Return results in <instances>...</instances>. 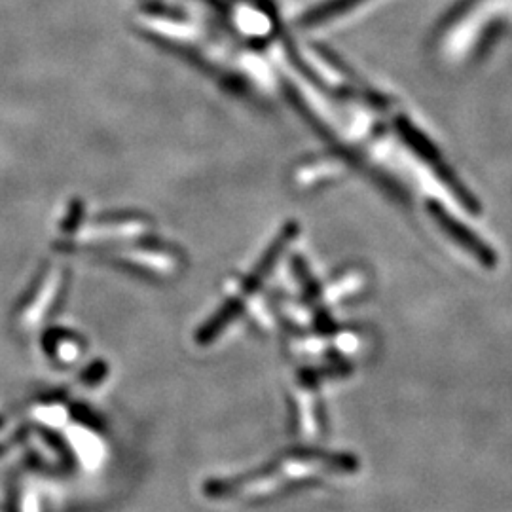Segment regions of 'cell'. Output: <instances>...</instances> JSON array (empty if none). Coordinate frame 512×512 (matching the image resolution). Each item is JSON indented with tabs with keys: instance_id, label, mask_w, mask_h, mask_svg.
<instances>
[{
	"instance_id": "obj_1",
	"label": "cell",
	"mask_w": 512,
	"mask_h": 512,
	"mask_svg": "<svg viewBox=\"0 0 512 512\" xmlns=\"http://www.w3.org/2000/svg\"><path fill=\"white\" fill-rule=\"evenodd\" d=\"M429 211L433 215L435 222L442 228V232L452 239L456 245H459L465 253L475 258L484 268H495L497 266V253L494 249L480 238L475 232H471L463 222L454 219L446 209H442L439 203H431Z\"/></svg>"
}]
</instances>
